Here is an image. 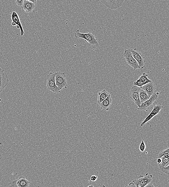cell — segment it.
Segmentation results:
<instances>
[{
  "instance_id": "cell-30",
  "label": "cell",
  "mask_w": 169,
  "mask_h": 187,
  "mask_svg": "<svg viewBox=\"0 0 169 187\" xmlns=\"http://www.w3.org/2000/svg\"><path fill=\"white\" fill-rule=\"evenodd\" d=\"M165 158H167V159H169V154H165V156H163Z\"/></svg>"
},
{
  "instance_id": "cell-21",
  "label": "cell",
  "mask_w": 169,
  "mask_h": 187,
  "mask_svg": "<svg viewBox=\"0 0 169 187\" xmlns=\"http://www.w3.org/2000/svg\"><path fill=\"white\" fill-rule=\"evenodd\" d=\"M169 149L168 148L164 149L158 154V156H157V159H159V158L161 159L162 157H163L164 156H165V154H169Z\"/></svg>"
},
{
  "instance_id": "cell-20",
  "label": "cell",
  "mask_w": 169,
  "mask_h": 187,
  "mask_svg": "<svg viewBox=\"0 0 169 187\" xmlns=\"http://www.w3.org/2000/svg\"><path fill=\"white\" fill-rule=\"evenodd\" d=\"M162 159V162L160 164H158L159 166L160 170H162V168L166 167L169 165V159H167L164 157L161 158Z\"/></svg>"
},
{
  "instance_id": "cell-15",
  "label": "cell",
  "mask_w": 169,
  "mask_h": 187,
  "mask_svg": "<svg viewBox=\"0 0 169 187\" xmlns=\"http://www.w3.org/2000/svg\"><path fill=\"white\" fill-rule=\"evenodd\" d=\"M35 5L34 3L31 2L29 0H25L23 1L21 8L27 13L31 12L34 9L35 7Z\"/></svg>"
},
{
  "instance_id": "cell-25",
  "label": "cell",
  "mask_w": 169,
  "mask_h": 187,
  "mask_svg": "<svg viewBox=\"0 0 169 187\" xmlns=\"http://www.w3.org/2000/svg\"><path fill=\"white\" fill-rule=\"evenodd\" d=\"M24 0H16L15 3L18 6L22 7L23 6Z\"/></svg>"
},
{
  "instance_id": "cell-9",
  "label": "cell",
  "mask_w": 169,
  "mask_h": 187,
  "mask_svg": "<svg viewBox=\"0 0 169 187\" xmlns=\"http://www.w3.org/2000/svg\"><path fill=\"white\" fill-rule=\"evenodd\" d=\"M30 182L26 179L24 176H21L18 179L11 181L9 187H29Z\"/></svg>"
},
{
  "instance_id": "cell-14",
  "label": "cell",
  "mask_w": 169,
  "mask_h": 187,
  "mask_svg": "<svg viewBox=\"0 0 169 187\" xmlns=\"http://www.w3.org/2000/svg\"><path fill=\"white\" fill-rule=\"evenodd\" d=\"M141 88L146 92L149 97L151 96L152 95L154 94L155 91L154 85L152 82L148 83L143 86Z\"/></svg>"
},
{
  "instance_id": "cell-5",
  "label": "cell",
  "mask_w": 169,
  "mask_h": 187,
  "mask_svg": "<svg viewBox=\"0 0 169 187\" xmlns=\"http://www.w3.org/2000/svg\"><path fill=\"white\" fill-rule=\"evenodd\" d=\"M159 94V93L158 92L154 94L150 97L149 99L141 103L139 107L138 108V110L148 112V110L152 108V105L158 98Z\"/></svg>"
},
{
  "instance_id": "cell-7",
  "label": "cell",
  "mask_w": 169,
  "mask_h": 187,
  "mask_svg": "<svg viewBox=\"0 0 169 187\" xmlns=\"http://www.w3.org/2000/svg\"><path fill=\"white\" fill-rule=\"evenodd\" d=\"M141 89V88L133 85L130 91V98L137 105L138 108L139 107L141 104L139 95V92Z\"/></svg>"
},
{
  "instance_id": "cell-27",
  "label": "cell",
  "mask_w": 169,
  "mask_h": 187,
  "mask_svg": "<svg viewBox=\"0 0 169 187\" xmlns=\"http://www.w3.org/2000/svg\"><path fill=\"white\" fill-rule=\"evenodd\" d=\"M124 187H136V186L133 184V183H129V184L127 185Z\"/></svg>"
},
{
  "instance_id": "cell-11",
  "label": "cell",
  "mask_w": 169,
  "mask_h": 187,
  "mask_svg": "<svg viewBox=\"0 0 169 187\" xmlns=\"http://www.w3.org/2000/svg\"><path fill=\"white\" fill-rule=\"evenodd\" d=\"M124 0H114V1H101V2L106 7L111 9L116 10L122 6Z\"/></svg>"
},
{
  "instance_id": "cell-8",
  "label": "cell",
  "mask_w": 169,
  "mask_h": 187,
  "mask_svg": "<svg viewBox=\"0 0 169 187\" xmlns=\"http://www.w3.org/2000/svg\"><path fill=\"white\" fill-rule=\"evenodd\" d=\"M163 108V106H162L161 104L158 103L157 104H154L153 110H152L150 114L148 115V116L146 117L145 119V120L143 121L140 126H144L147 122L150 121L151 119L153 118V117H154L155 115H158L159 113L160 110Z\"/></svg>"
},
{
  "instance_id": "cell-34",
  "label": "cell",
  "mask_w": 169,
  "mask_h": 187,
  "mask_svg": "<svg viewBox=\"0 0 169 187\" xmlns=\"http://www.w3.org/2000/svg\"><path fill=\"white\" fill-rule=\"evenodd\" d=\"M1 99H0V103H1Z\"/></svg>"
},
{
  "instance_id": "cell-17",
  "label": "cell",
  "mask_w": 169,
  "mask_h": 187,
  "mask_svg": "<svg viewBox=\"0 0 169 187\" xmlns=\"http://www.w3.org/2000/svg\"><path fill=\"white\" fill-rule=\"evenodd\" d=\"M109 92L104 89L98 93L97 102L99 105L109 96Z\"/></svg>"
},
{
  "instance_id": "cell-6",
  "label": "cell",
  "mask_w": 169,
  "mask_h": 187,
  "mask_svg": "<svg viewBox=\"0 0 169 187\" xmlns=\"http://www.w3.org/2000/svg\"><path fill=\"white\" fill-rule=\"evenodd\" d=\"M131 49H125L123 55L126 62L129 65L132 67L134 70L139 69V66L137 61L133 57L132 54Z\"/></svg>"
},
{
  "instance_id": "cell-26",
  "label": "cell",
  "mask_w": 169,
  "mask_h": 187,
  "mask_svg": "<svg viewBox=\"0 0 169 187\" xmlns=\"http://www.w3.org/2000/svg\"><path fill=\"white\" fill-rule=\"evenodd\" d=\"M97 176L94 175L91 176L90 178V180L92 181H95L97 179Z\"/></svg>"
},
{
  "instance_id": "cell-1",
  "label": "cell",
  "mask_w": 169,
  "mask_h": 187,
  "mask_svg": "<svg viewBox=\"0 0 169 187\" xmlns=\"http://www.w3.org/2000/svg\"><path fill=\"white\" fill-rule=\"evenodd\" d=\"M74 37L77 38L84 39L86 42H88L91 45L97 46L99 45L97 40L95 36L92 33H80L79 30H77L74 34Z\"/></svg>"
},
{
  "instance_id": "cell-28",
  "label": "cell",
  "mask_w": 169,
  "mask_h": 187,
  "mask_svg": "<svg viewBox=\"0 0 169 187\" xmlns=\"http://www.w3.org/2000/svg\"><path fill=\"white\" fill-rule=\"evenodd\" d=\"M145 187H155L154 185L153 184V183H149L146 186H145Z\"/></svg>"
},
{
  "instance_id": "cell-31",
  "label": "cell",
  "mask_w": 169,
  "mask_h": 187,
  "mask_svg": "<svg viewBox=\"0 0 169 187\" xmlns=\"http://www.w3.org/2000/svg\"><path fill=\"white\" fill-rule=\"evenodd\" d=\"M31 1V2L33 3H34V4H36V2H37V1H35V0H33V1Z\"/></svg>"
},
{
  "instance_id": "cell-2",
  "label": "cell",
  "mask_w": 169,
  "mask_h": 187,
  "mask_svg": "<svg viewBox=\"0 0 169 187\" xmlns=\"http://www.w3.org/2000/svg\"><path fill=\"white\" fill-rule=\"evenodd\" d=\"M152 175L146 173L145 175H141L138 176V178L132 181L136 187H145L146 185L151 183L152 180Z\"/></svg>"
},
{
  "instance_id": "cell-4",
  "label": "cell",
  "mask_w": 169,
  "mask_h": 187,
  "mask_svg": "<svg viewBox=\"0 0 169 187\" xmlns=\"http://www.w3.org/2000/svg\"><path fill=\"white\" fill-rule=\"evenodd\" d=\"M55 83L56 86L60 90L64 88L66 89L68 88L66 76L64 72H55Z\"/></svg>"
},
{
  "instance_id": "cell-23",
  "label": "cell",
  "mask_w": 169,
  "mask_h": 187,
  "mask_svg": "<svg viewBox=\"0 0 169 187\" xmlns=\"http://www.w3.org/2000/svg\"><path fill=\"white\" fill-rule=\"evenodd\" d=\"M146 149V145L143 140H142L141 144H140L139 149L141 152H144Z\"/></svg>"
},
{
  "instance_id": "cell-29",
  "label": "cell",
  "mask_w": 169,
  "mask_h": 187,
  "mask_svg": "<svg viewBox=\"0 0 169 187\" xmlns=\"http://www.w3.org/2000/svg\"><path fill=\"white\" fill-rule=\"evenodd\" d=\"M162 159H160V158H159V159H157V162L158 164H160V163L162 162Z\"/></svg>"
},
{
  "instance_id": "cell-3",
  "label": "cell",
  "mask_w": 169,
  "mask_h": 187,
  "mask_svg": "<svg viewBox=\"0 0 169 187\" xmlns=\"http://www.w3.org/2000/svg\"><path fill=\"white\" fill-rule=\"evenodd\" d=\"M55 72H50L47 75L46 86L47 89L53 93H60V91L55 83Z\"/></svg>"
},
{
  "instance_id": "cell-10",
  "label": "cell",
  "mask_w": 169,
  "mask_h": 187,
  "mask_svg": "<svg viewBox=\"0 0 169 187\" xmlns=\"http://www.w3.org/2000/svg\"><path fill=\"white\" fill-rule=\"evenodd\" d=\"M131 51L133 57L139 65V69H143L145 67V61L143 54L136 49H131Z\"/></svg>"
},
{
  "instance_id": "cell-16",
  "label": "cell",
  "mask_w": 169,
  "mask_h": 187,
  "mask_svg": "<svg viewBox=\"0 0 169 187\" xmlns=\"http://www.w3.org/2000/svg\"><path fill=\"white\" fill-rule=\"evenodd\" d=\"M112 102L111 95L109 94L107 98L99 104L101 109L103 110H109Z\"/></svg>"
},
{
  "instance_id": "cell-32",
  "label": "cell",
  "mask_w": 169,
  "mask_h": 187,
  "mask_svg": "<svg viewBox=\"0 0 169 187\" xmlns=\"http://www.w3.org/2000/svg\"><path fill=\"white\" fill-rule=\"evenodd\" d=\"M87 187H94L93 186V185H89V186Z\"/></svg>"
},
{
  "instance_id": "cell-12",
  "label": "cell",
  "mask_w": 169,
  "mask_h": 187,
  "mask_svg": "<svg viewBox=\"0 0 169 187\" xmlns=\"http://www.w3.org/2000/svg\"><path fill=\"white\" fill-rule=\"evenodd\" d=\"M9 83L7 75L4 70L0 67V93L2 91Z\"/></svg>"
},
{
  "instance_id": "cell-19",
  "label": "cell",
  "mask_w": 169,
  "mask_h": 187,
  "mask_svg": "<svg viewBox=\"0 0 169 187\" xmlns=\"http://www.w3.org/2000/svg\"><path fill=\"white\" fill-rule=\"evenodd\" d=\"M148 75L146 73H143L142 75L139 77V79L141 80L143 85L148 84V83L152 82L151 80H149L148 78Z\"/></svg>"
},
{
  "instance_id": "cell-33",
  "label": "cell",
  "mask_w": 169,
  "mask_h": 187,
  "mask_svg": "<svg viewBox=\"0 0 169 187\" xmlns=\"http://www.w3.org/2000/svg\"><path fill=\"white\" fill-rule=\"evenodd\" d=\"M102 187H106L105 186V185H103Z\"/></svg>"
},
{
  "instance_id": "cell-13",
  "label": "cell",
  "mask_w": 169,
  "mask_h": 187,
  "mask_svg": "<svg viewBox=\"0 0 169 187\" xmlns=\"http://www.w3.org/2000/svg\"><path fill=\"white\" fill-rule=\"evenodd\" d=\"M11 19L12 20L11 23L12 25L13 26H15L16 25L17 26V28L20 29L21 36H23L24 35V31H23L22 25L20 22L19 16L16 12L14 11L12 12L11 15Z\"/></svg>"
},
{
  "instance_id": "cell-18",
  "label": "cell",
  "mask_w": 169,
  "mask_h": 187,
  "mask_svg": "<svg viewBox=\"0 0 169 187\" xmlns=\"http://www.w3.org/2000/svg\"><path fill=\"white\" fill-rule=\"evenodd\" d=\"M139 95L140 101L141 103L149 99L150 98V97L146 92L141 89L139 92Z\"/></svg>"
},
{
  "instance_id": "cell-24",
  "label": "cell",
  "mask_w": 169,
  "mask_h": 187,
  "mask_svg": "<svg viewBox=\"0 0 169 187\" xmlns=\"http://www.w3.org/2000/svg\"><path fill=\"white\" fill-rule=\"evenodd\" d=\"M161 171L165 173L167 175L169 174V165L166 167H163L162 168Z\"/></svg>"
},
{
  "instance_id": "cell-22",
  "label": "cell",
  "mask_w": 169,
  "mask_h": 187,
  "mask_svg": "<svg viewBox=\"0 0 169 187\" xmlns=\"http://www.w3.org/2000/svg\"><path fill=\"white\" fill-rule=\"evenodd\" d=\"M133 85L138 86L140 88H141L143 86L142 82L139 79H138L133 83Z\"/></svg>"
}]
</instances>
